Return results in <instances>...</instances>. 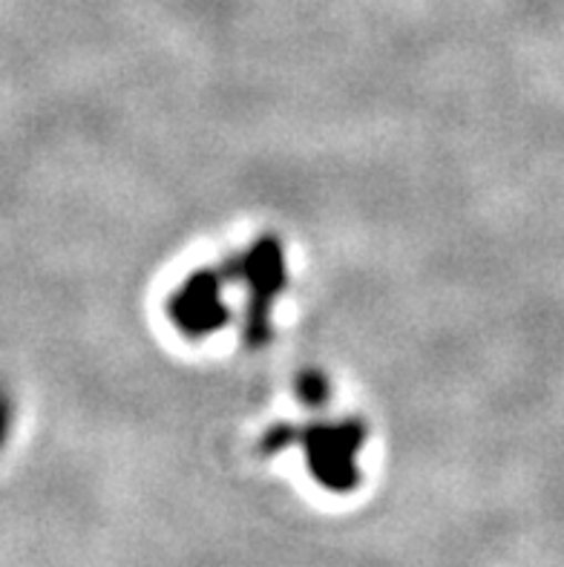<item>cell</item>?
I'll use <instances>...</instances> for the list:
<instances>
[{
	"mask_svg": "<svg viewBox=\"0 0 564 567\" xmlns=\"http://www.w3.org/2000/svg\"><path fill=\"white\" fill-rule=\"evenodd\" d=\"M14 426V398L9 389L0 386V450L7 446L9 435Z\"/></svg>",
	"mask_w": 564,
	"mask_h": 567,
	"instance_id": "obj_1",
	"label": "cell"
}]
</instances>
